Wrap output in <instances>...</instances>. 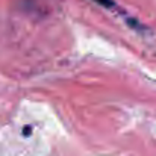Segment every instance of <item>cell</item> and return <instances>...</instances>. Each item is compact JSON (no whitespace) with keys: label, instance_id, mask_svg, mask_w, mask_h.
Returning a JSON list of instances; mask_svg holds the SVG:
<instances>
[{"label":"cell","instance_id":"6da1fadb","mask_svg":"<svg viewBox=\"0 0 156 156\" xmlns=\"http://www.w3.org/2000/svg\"><path fill=\"white\" fill-rule=\"evenodd\" d=\"M94 2L99 3V5H102V6H106V8L114 6V2H112V0H94Z\"/></svg>","mask_w":156,"mask_h":156}]
</instances>
